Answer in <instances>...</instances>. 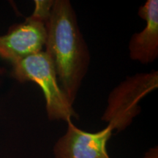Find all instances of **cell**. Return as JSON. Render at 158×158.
Here are the masks:
<instances>
[{"mask_svg": "<svg viewBox=\"0 0 158 158\" xmlns=\"http://www.w3.org/2000/svg\"><path fill=\"white\" fill-rule=\"evenodd\" d=\"M45 52L52 61L60 88L73 105L90 63L89 51L69 0H56L45 24Z\"/></svg>", "mask_w": 158, "mask_h": 158, "instance_id": "1", "label": "cell"}, {"mask_svg": "<svg viewBox=\"0 0 158 158\" xmlns=\"http://www.w3.org/2000/svg\"><path fill=\"white\" fill-rule=\"evenodd\" d=\"M11 64V75L15 80L21 83L35 82L41 88L49 120L68 122L72 118H78L59 86L54 64L45 51L18 59Z\"/></svg>", "mask_w": 158, "mask_h": 158, "instance_id": "2", "label": "cell"}, {"mask_svg": "<svg viewBox=\"0 0 158 158\" xmlns=\"http://www.w3.org/2000/svg\"><path fill=\"white\" fill-rule=\"evenodd\" d=\"M157 86V71L127 77L110 93L102 120L117 132L126 129L141 111L140 101Z\"/></svg>", "mask_w": 158, "mask_h": 158, "instance_id": "3", "label": "cell"}, {"mask_svg": "<svg viewBox=\"0 0 158 158\" xmlns=\"http://www.w3.org/2000/svg\"><path fill=\"white\" fill-rule=\"evenodd\" d=\"M113 127L108 124L97 133H88L68 122V130L54 147L55 158H110L106 144L112 135Z\"/></svg>", "mask_w": 158, "mask_h": 158, "instance_id": "4", "label": "cell"}, {"mask_svg": "<svg viewBox=\"0 0 158 158\" xmlns=\"http://www.w3.org/2000/svg\"><path fill=\"white\" fill-rule=\"evenodd\" d=\"M46 36L45 23L28 17L0 36V58L12 63L40 52L45 46Z\"/></svg>", "mask_w": 158, "mask_h": 158, "instance_id": "5", "label": "cell"}, {"mask_svg": "<svg viewBox=\"0 0 158 158\" xmlns=\"http://www.w3.org/2000/svg\"><path fill=\"white\" fill-rule=\"evenodd\" d=\"M138 15L144 19L147 26L135 33L129 43L130 59L147 64L158 57V1L148 0L138 9Z\"/></svg>", "mask_w": 158, "mask_h": 158, "instance_id": "6", "label": "cell"}, {"mask_svg": "<svg viewBox=\"0 0 158 158\" xmlns=\"http://www.w3.org/2000/svg\"><path fill=\"white\" fill-rule=\"evenodd\" d=\"M54 3V1L52 0H36L34 12L29 17L46 24L51 16Z\"/></svg>", "mask_w": 158, "mask_h": 158, "instance_id": "7", "label": "cell"}, {"mask_svg": "<svg viewBox=\"0 0 158 158\" xmlns=\"http://www.w3.org/2000/svg\"><path fill=\"white\" fill-rule=\"evenodd\" d=\"M143 158H158V148L157 147H155L148 150Z\"/></svg>", "mask_w": 158, "mask_h": 158, "instance_id": "8", "label": "cell"}]
</instances>
